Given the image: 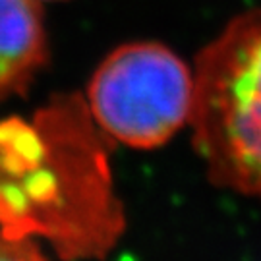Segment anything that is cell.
I'll return each mask as SVG.
<instances>
[{
  "instance_id": "obj_1",
  "label": "cell",
  "mask_w": 261,
  "mask_h": 261,
  "mask_svg": "<svg viewBox=\"0 0 261 261\" xmlns=\"http://www.w3.org/2000/svg\"><path fill=\"white\" fill-rule=\"evenodd\" d=\"M194 143L215 184L261 197V10L234 19L199 55Z\"/></svg>"
},
{
  "instance_id": "obj_2",
  "label": "cell",
  "mask_w": 261,
  "mask_h": 261,
  "mask_svg": "<svg viewBox=\"0 0 261 261\" xmlns=\"http://www.w3.org/2000/svg\"><path fill=\"white\" fill-rule=\"evenodd\" d=\"M196 80L170 48L151 41L114 48L97 66L87 97L95 122L134 149L165 145L190 122Z\"/></svg>"
},
{
  "instance_id": "obj_3",
  "label": "cell",
  "mask_w": 261,
  "mask_h": 261,
  "mask_svg": "<svg viewBox=\"0 0 261 261\" xmlns=\"http://www.w3.org/2000/svg\"><path fill=\"white\" fill-rule=\"evenodd\" d=\"M47 62L41 2L0 0V103L25 93Z\"/></svg>"
},
{
  "instance_id": "obj_4",
  "label": "cell",
  "mask_w": 261,
  "mask_h": 261,
  "mask_svg": "<svg viewBox=\"0 0 261 261\" xmlns=\"http://www.w3.org/2000/svg\"><path fill=\"white\" fill-rule=\"evenodd\" d=\"M0 261H48L28 236L0 230Z\"/></svg>"
},
{
  "instance_id": "obj_5",
  "label": "cell",
  "mask_w": 261,
  "mask_h": 261,
  "mask_svg": "<svg viewBox=\"0 0 261 261\" xmlns=\"http://www.w3.org/2000/svg\"><path fill=\"white\" fill-rule=\"evenodd\" d=\"M37 2H45V0H37Z\"/></svg>"
}]
</instances>
